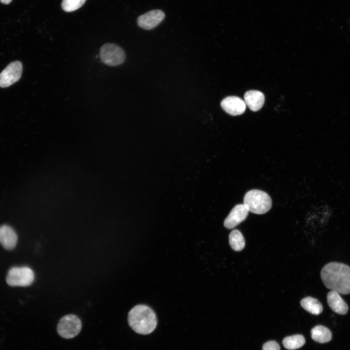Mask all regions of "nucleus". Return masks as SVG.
I'll use <instances>...</instances> for the list:
<instances>
[{
    "instance_id": "nucleus-1",
    "label": "nucleus",
    "mask_w": 350,
    "mask_h": 350,
    "mask_svg": "<svg viewBox=\"0 0 350 350\" xmlns=\"http://www.w3.org/2000/svg\"><path fill=\"white\" fill-rule=\"evenodd\" d=\"M321 278L325 286L339 294H350V267L338 262L326 264L321 271Z\"/></svg>"
},
{
    "instance_id": "nucleus-2",
    "label": "nucleus",
    "mask_w": 350,
    "mask_h": 350,
    "mask_svg": "<svg viewBox=\"0 0 350 350\" xmlns=\"http://www.w3.org/2000/svg\"><path fill=\"white\" fill-rule=\"evenodd\" d=\"M128 322L135 332L141 334L151 333L157 325L155 312L149 306L143 304L137 305L130 310Z\"/></svg>"
},
{
    "instance_id": "nucleus-3",
    "label": "nucleus",
    "mask_w": 350,
    "mask_h": 350,
    "mask_svg": "<svg viewBox=\"0 0 350 350\" xmlns=\"http://www.w3.org/2000/svg\"><path fill=\"white\" fill-rule=\"evenodd\" d=\"M249 211L257 214L268 212L272 207V200L265 192L251 190L247 192L244 197V203Z\"/></svg>"
},
{
    "instance_id": "nucleus-4",
    "label": "nucleus",
    "mask_w": 350,
    "mask_h": 350,
    "mask_svg": "<svg viewBox=\"0 0 350 350\" xmlns=\"http://www.w3.org/2000/svg\"><path fill=\"white\" fill-rule=\"evenodd\" d=\"M82 322L75 315L69 314L63 316L57 326L58 334L62 337L70 339L77 336L81 331Z\"/></svg>"
},
{
    "instance_id": "nucleus-5",
    "label": "nucleus",
    "mask_w": 350,
    "mask_h": 350,
    "mask_svg": "<svg viewBox=\"0 0 350 350\" xmlns=\"http://www.w3.org/2000/svg\"><path fill=\"white\" fill-rule=\"evenodd\" d=\"M35 275L29 267H14L8 271L6 282L12 286H27L34 281Z\"/></svg>"
},
{
    "instance_id": "nucleus-6",
    "label": "nucleus",
    "mask_w": 350,
    "mask_h": 350,
    "mask_svg": "<svg viewBox=\"0 0 350 350\" xmlns=\"http://www.w3.org/2000/svg\"><path fill=\"white\" fill-rule=\"evenodd\" d=\"M100 57L105 64L116 66L122 64L125 60L124 51L120 46L112 43H106L101 47Z\"/></svg>"
},
{
    "instance_id": "nucleus-7",
    "label": "nucleus",
    "mask_w": 350,
    "mask_h": 350,
    "mask_svg": "<svg viewBox=\"0 0 350 350\" xmlns=\"http://www.w3.org/2000/svg\"><path fill=\"white\" fill-rule=\"evenodd\" d=\"M22 71V63L16 61L10 63L0 73V87L6 88L20 79Z\"/></svg>"
},
{
    "instance_id": "nucleus-8",
    "label": "nucleus",
    "mask_w": 350,
    "mask_h": 350,
    "mask_svg": "<svg viewBox=\"0 0 350 350\" xmlns=\"http://www.w3.org/2000/svg\"><path fill=\"white\" fill-rule=\"evenodd\" d=\"M165 18V13L160 10H153L139 16L138 24L144 30H151L158 25Z\"/></svg>"
},
{
    "instance_id": "nucleus-9",
    "label": "nucleus",
    "mask_w": 350,
    "mask_h": 350,
    "mask_svg": "<svg viewBox=\"0 0 350 350\" xmlns=\"http://www.w3.org/2000/svg\"><path fill=\"white\" fill-rule=\"evenodd\" d=\"M249 211L244 204L235 206L225 219L224 225L228 229H232L246 218Z\"/></svg>"
},
{
    "instance_id": "nucleus-10",
    "label": "nucleus",
    "mask_w": 350,
    "mask_h": 350,
    "mask_svg": "<svg viewBox=\"0 0 350 350\" xmlns=\"http://www.w3.org/2000/svg\"><path fill=\"white\" fill-rule=\"evenodd\" d=\"M221 106L225 112L232 116L242 114L246 108L245 101L237 96L224 98L221 102Z\"/></svg>"
},
{
    "instance_id": "nucleus-11",
    "label": "nucleus",
    "mask_w": 350,
    "mask_h": 350,
    "mask_svg": "<svg viewBox=\"0 0 350 350\" xmlns=\"http://www.w3.org/2000/svg\"><path fill=\"white\" fill-rule=\"evenodd\" d=\"M327 301L330 308L335 313L345 315L348 313L347 304L337 292L331 290L327 294Z\"/></svg>"
},
{
    "instance_id": "nucleus-12",
    "label": "nucleus",
    "mask_w": 350,
    "mask_h": 350,
    "mask_svg": "<svg viewBox=\"0 0 350 350\" xmlns=\"http://www.w3.org/2000/svg\"><path fill=\"white\" fill-rule=\"evenodd\" d=\"M18 236L14 230L7 225L0 227V244L5 249H13L16 246Z\"/></svg>"
},
{
    "instance_id": "nucleus-13",
    "label": "nucleus",
    "mask_w": 350,
    "mask_h": 350,
    "mask_svg": "<svg viewBox=\"0 0 350 350\" xmlns=\"http://www.w3.org/2000/svg\"><path fill=\"white\" fill-rule=\"evenodd\" d=\"M245 102L246 105L253 111L259 110L264 102L263 94L258 90H251L246 92L244 95Z\"/></svg>"
},
{
    "instance_id": "nucleus-14",
    "label": "nucleus",
    "mask_w": 350,
    "mask_h": 350,
    "mask_svg": "<svg viewBox=\"0 0 350 350\" xmlns=\"http://www.w3.org/2000/svg\"><path fill=\"white\" fill-rule=\"evenodd\" d=\"M312 339L319 343H325L330 341L332 338V333L327 327L322 325L314 327L311 331Z\"/></svg>"
},
{
    "instance_id": "nucleus-15",
    "label": "nucleus",
    "mask_w": 350,
    "mask_h": 350,
    "mask_svg": "<svg viewBox=\"0 0 350 350\" xmlns=\"http://www.w3.org/2000/svg\"><path fill=\"white\" fill-rule=\"evenodd\" d=\"M301 307L309 313L318 315L323 311V306L321 303L316 299L311 297H307L300 301Z\"/></svg>"
},
{
    "instance_id": "nucleus-16",
    "label": "nucleus",
    "mask_w": 350,
    "mask_h": 350,
    "mask_svg": "<svg viewBox=\"0 0 350 350\" xmlns=\"http://www.w3.org/2000/svg\"><path fill=\"white\" fill-rule=\"evenodd\" d=\"M229 244L235 251H239L244 249L245 241L242 233L238 229H234L229 235Z\"/></svg>"
},
{
    "instance_id": "nucleus-17",
    "label": "nucleus",
    "mask_w": 350,
    "mask_h": 350,
    "mask_svg": "<svg viewBox=\"0 0 350 350\" xmlns=\"http://www.w3.org/2000/svg\"><path fill=\"white\" fill-rule=\"evenodd\" d=\"M305 343L304 336L301 334H296L285 337L282 344L287 350H294L303 346Z\"/></svg>"
},
{
    "instance_id": "nucleus-18",
    "label": "nucleus",
    "mask_w": 350,
    "mask_h": 350,
    "mask_svg": "<svg viewBox=\"0 0 350 350\" xmlns=\"http://www.w3.org/2000/svg\"><path fill=\"white\" fill-rule=\"evenodd\" d=\"M86 1V0H62L61 7L65 12H73L82 7Z\"/></svg>"
},
{
    "instance_id": "nucleus-19",
    "label": "nucleus",
    "mask_w": 350,
    "mask_h": 350,
    "mask_svg": "<svg viewBox=\"0 0 350 350\" xmlns=\"http://www.w3.org/2000/svg\"><path fill=\"white\" fill-rule=\"evenodd\" d=\"M262 350H280V347L276 341H269L263 344Z\"/></svg>"
},
{
    "instance_id": "nucleus-20",
    "label": "nucleus",
    "mask_w": 350,
    "mask_h": 350,
    "mask_svg": "<svg viewBox=\"0 0 350 350\" xmlns=\"http://www.w3.org/2000/svg\"><path fill=\"white\" fill-rule=\"evenodd\" d=\"M12 0H0V2L4 4H9Z\"/></svg>"
}]
</instances>
